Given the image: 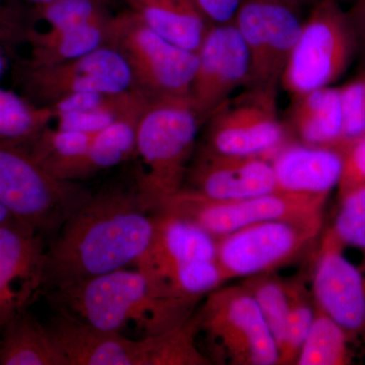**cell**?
<instances>
[{
  "instance_id": "6da1fadb",
  "label": "cell",
  "mask_w": 365,
  "mask_h": 365,
  "mask_svg": "<svg viewBox=\"0 0 365 365\" xmlns=\"http://www.w3.org/2000/svg\"><path fill=\"white\" fill-rule=\"evenodd\" d=\"M155 225V212L138 189L91 194L47 247L45 294L135 265L150 247Z\"/></svg>"
},
{
  "instance_id": "7a4b0ae2",
  "label": "cell",
  "mask_w": 365,
  "mask_h": 365,
  "mask_svg": "<svg viewBox=\"0 0 365 365\" xmlns=\"http://www.w3.org/2000/svg\"><path fill=\"white\" fill-rule=\"evenodd\" d=\"M46 294L58 312L103 330L123 335L133 331L141 338L182 323L194 314L200 302L162 294L140 271L126 268Z\"/></svg>"
},
{
  "instance_id": "3957f363",
  "label": "cell",
  "mask_w": 365,
  "mask_h": 365,
  "mask_svg": "<svg viewBox=\"0 0 365 365\" xmlns=\"http://www.w3.org/2000/svg\"><path fill=\"white\" fill-rule=\"evenodd\" d=\"M204 123L190 96L151 98L139 116L136 155L143 170L137 189L155 212L184 188Z\"/></svg>"
},
{
  "instance_id": "277c9868",
  "label": "cell",
  "mask_w": 365,
  "mask_h": 365,
  "mask_svg": "<svg viewBox=\"0 0 365 365\" xmlns=\"http://www.w3.org/2000/svg\"><path fill=\"white\" fill-rule=\"evenodd\" d=\"M91 192L53 176L25 144L0 140V203L19 222L54 237Z\"/></svg>"
},
{
  "instance_id": "5b68a950",
  "label": "cell",
  "mask_w": 365,
  "mask_h": 365,
  "mask_svg": "<svg viewBox=\"0 0 365 365\" xmlns=\"http://www.w3.org/2000/svg\"><path fill=\"white\" fill-rule=\"evenodd\" d=\"M356 34L336 0L314 2L281 76L283 90L295 98L332 86L351 62Z\"/></svg>"
},
{
  "instance_id": "8992f818",
  "label": "cell",
  "mask_w": 365,
  "mask_h": 365,
  "mask_svg": "<svg viewBox=\"0 0 365 365\" xmlns=\"http://www.w3.org/2000/svg\"><path fill=\"white\" fill-rule=\"evenodd\" d=\"M211 362L278 365L279 351L260 309L241 283L220 287L204 297L197 313Z\"/></svg>"
},
{
  "instance_id": "52a82bcc",
  "label": "cell",
  "mask_w": 365,
  "mask_h": 365,
  "mask_svg": "<svg viewBox=\"0 0 365 365\" xmlns=\"http://www.w3.org/2000/svg\"><path fill=\"white\" fill-rule=\"evenodd\" d=\"M107 44L123 55L135 90L151 98L190 96L197 53L163 39L141 21L136 11L110 19Z\"/></svg>"
},
{
  "instance_id": "ba28073f",
  "label": "cell",
  "mask_w": 365,
  "mask_h": 365,
  "mask_svg": "<svg viewBox=\"0 0 365 365\" xmlns=\"http://www.w3.org/2000/svg\"><path fill=\"white\" fill-rule=\"evenodd\" d=\"M328 197L275 191L241 200L216 201L182 188L157 211L196 223L216 239L249 225L274 220H324Z\"/></svg>"
},
{
  "instance_id": "9c48e42d",
  "label": "cell",
  "mask_w": 365,
  "mask_h": 365,
  "mask_svg": "<svg viewBox=\"0 0 365 365\" xmlns=\"http://www.w3.org/2000/svg\"><path fill=\"white\" fill-rule=\"evenodd\" d=\"M205 146L222 155L267 157L287 143L277 109V88H245L206 120Z\"/></svg>"
},
{
  "instance_id": "30bf717a",
  "label": "cell",
  "mask_w": 365,
  "mask_h": 365,
  "mask_svg": "<svg viewBox=\"0 0 365 365\" xmlns=\"http://www.w3.org/2000/svg\"><path fill=\"white\" fill-rule=\"evenodd\" d=\"M297 0H242L234 24L246 43V88H277L304 25Z\"/></svg>"
},
{
  "instance_id": "8fae6325",
  "label": "cell",
  "mask_w": 365,
  "mask_h": 365,
  "mask_svg": "<svg viewBox=\"0 0 365 365\" xmlns=\"http://www.w3.org/2000/svg\"><path fill=\"white\" fill-rule=\"evenodd\" d=\"M323 220H274L217 239L216 261L228 280L274 272L318 239Z\"/></svg>"
},
{
  "instance_id": "7c38bea8",
  "label": "cell",
  "mask_w": 365,
  "mask_h": 365,
  "mask_svg": "<svg viewBox=\"0 0 365 365\" xmlns=\"http://www.w3.org/2000/svg\"><path fill=\"white\" fill-rule=\"evenodd\" d=\"M24 96L40 106L54 104L76 93L134 90L133 78L123 55L109 44L78 58L48 66L18 67Z\"/></svg>"
},
{
  "instance_id": "4fadbf2b",
  "label": "cell",
  "mask_w": 365,
  "mask_h": 365,
  "mask_svg": "<svg viewBox=\"0 0 365 365\" xmlns=\"http://www.w3.org/2000/svg\"><path fill=\"white\" fill-rule=\"evenodd\" d=\"M344 250L328 228L314 254L309 289L317 307L342 327L355 351L365 353V275Z\"/></svg>"
},
{
  "instance_id": "5bb4252c",
  "label": "cell",
  "mask_w": 365,
  "mask_h": 365,
  "mask_svg": "<svg viewBox=\"0 0 365 365\" xmlns=\"http://www.w3.org/2000/svg\"><path fill=\"white\" fill-rule=\"evenodd\" d=\"M45 237L20 222L0 225V333L45 288Z\"/></svg>"
},
{
  "instance_id": "9a60e30c",
  "label": "cell",
  "mask_w": 365,
  "mask_h": 365,
  "mask_svg": "<svg viewBox=\"0 0 365 365\" xmlns=\"http://www.w3.org/2000/svg\"><path fill=\"white\" fill-rule=\"evenodd\" d=\"M197 57L190 98L206 121L234 91L248 85L250 56L246 43L232 21L210 26Z\"/></svg>"
},
{
  "instance_id": "2e32d148",
  "label": "cell",
  "mask_w": 365,
  "mask_h": 365,
  "mask_svg": "<svg viewBox=\"0 0 365 365\" xmlns=\"http://www.w3.org/2000/svg\"><path fill=\"white\" fill-rule=\"evenodd\" d=\"M184 188L216 201L241 200L277 191L270 158L222 155L205 146L192 158Z\"/></svg>"
},
{
  "instance_id": "e0dca14e",
  "label": "cell",
  "mask_w": 365,
  "mask_h": 365,
  "mask_svg": "<svg viewBox=\"0 0 365 365\" xmlns=\"http://www.w3.org/2000/svg\"><path fill=\"white\" fill-rule=\"evenodd\" d=\"M66 365H141V338L103 330L58 312L47 325Z\"/></svg>"
},
{
  "instance_id": "ac0fdd59",
  "label": "cell",
  "mask_w": 365,
  "mask_h": 365,
  "mask_svg": "<svg viewBox=\"0 0 365 365\" xmlns=\"http://www.w3.org/2000/svg\"><path fill=\"white\" fill-rule=\"evenodd\" d=\"M276 188L287 193L329 197L338 188L343 150L336 148L287 143L270 158Z\"/></svg>"
},
{
  "instance_id": "d6986e66",
  "label": "cell",
  "mask_w": 365,
  "mask_h": 365,
  "mask_svg": "<svg viewBox=\"0 0 365 365\" xmlns=\"http://www.w3.org/2000/svg\"><path fill=\"white\" fill-rule=\"evenodd\" d=\"M217 239L188 220L165 212H155V232L150 247L136 262L144 275L193 261L216 260Z\"/></svg>"
},
{
  "instance_id": "ffe728a7",
  "label": "cell",
  "mask_w": 365,
  "mask_h": 365,
  "mask_svg": "<svg viewBox=\"0 0 365 365\" xmlns=\"http://www.w3.org/2000/svg\"><path fill=\"white\" fill-rule=\"evenodd\" d=\"M294 100L290 120L299 143L342 150L344 125L340 88L327 86Z\"/></svg>"
},
{
  "instance_id": "44dd1931",
  "label": "cell",
  "mask_w": 365,
  "mask_h": 365,
  "mask_svg": "<svg viewBox=\"0 0 365 365\" xmlns=\"http://www.w3.org/2000/svg\"><path fill=\"white\" fill-rule=\"evenodd\" d=\"M110 19L44 32L29 29L25 42L30 46L28 58L21 63L48 66L78 58L107 44Z\"/></svg>"
},
{
  "instance_id": "7402d4cb",
  "label": "cell",
  "mask_w": 365,
  "mask_h": 365,
  "mask_svg": "<svg viewBox=\"0 0 365 365\" xmlns=\"http://www.w3.org/2000/svg\"><path fill=\"white\" fill-rule=\"evenodd\" d=\"M135 11L153 32L189 52H198L211 26L193 0H153Z\"/></svg>"
},
{
  "instance_id": "603a6c76",
  "label": "cell",
  "mask_w": 365,
  "mask_h": 365,
  "mask_svg": "<svg viewBox=\"0 0 365 365\" xmlns=\"http://www.w3.org/2000/svg\"><path fill=\"white\" fill-rule=\"evenodd\" d=\"M0 365H66L47 325L28 311L0 333Z\"/></svg>"
},
{
  "instance_id": "cb8c5ba5",
  "label": "cell",
  "mask_w": 365,
  "mask_h": 365,
  "mask_svg": "<svg viewBox=\"0 0 365 365\" xmlns=\"http://www.w3.org/2000/svg\"><path fill=\"white\" fill-rule=\"evenodd\" d=\"M96 133L47 127L26 145L53 176L76 182L83 179V163Z\"/></svg>"
},
{
  "instance_id": "d4e9b609",
  "label": "cell",
  "mask_w": 365,
  "mask_h": 365,
  "mask_svg": "<svg viewBox=\"0 0 365 365\" xmlns=\"http://www.w3.org/2000/svg\"><path fill=\"white\" fill-rule=\"evenodd\" d=\"M198 314L148 337L141 338L143 365H210L199 348Z\"/></svg>"
},
{
  "instance_id": "484cf974",
  "label": "cell",
  "mask_w": 365,
  "mask_h": 365,
  "mask_svg": "<svg viewBox=\"0 0 365 365\" xmlns=\"http://www.w3.org/2000/svg\"><path fill=\"white\" fill-rule=\"evenodd\" d=\"M54 118L51 108L0 86V140L26 145L49 127Z\"/></svg>"
},
{
  "instance_id": "4316f807",
  "label": "cell",
  "mask_w": 365,
  "mask_h": 365,
  "mask_svg": "<svg viewBox=\"0 0 365 365\" xmlns=\"http://www.w3.org/2000/svg\"><path fill=\"white\" fill-rule=\"evenodd\" d=\"M356 351L342 327L317 307L316 314L297 359V365H348Z\"/></svg>"
},
{
  "instance_id": "83f0119b",
  "label": "cell",
  "mask_w": 365,
  "mask_h": 365,
  "mask_svg": "<svg viewBox=\"0 0 365 365\" xmlns=\"http://www.w3.org/2000/svg\"><path fill=\"white\" fill-rule=\"evenodd\" d=\"M140 115L125 117L93 136L83 168V179L136 155V126Z\"/></svg>"
},
{
  "instance_id": "f1b7e54d",
  "label": "cell",
  "mask_w": 365,
  "mask_h": 365,
  "mask_svg": "<svg viewBox=\"0 0 365 365\" xmlns=\"http://www.w3.org/2000/svg\"><path fill=\"white\" fill-rule=\"evenodd\" d=\"M241 284L253 297L280 351L287 334V280L271 272L244 278Z\"/></svg>"
},
{
  "instance_id": "f546056e",
  "label": "cell",
  "mask_w": 365,
  "mask_h": 365,
  "mask_svg": "<svg viewBox=\"0 0 365 365\" xmlns=\"http://www.w3.org/2000/svg\"><path fill=\"white\" fill-rule=\"evenodd\" d=\"M288 314L287 334L279 351L278 365L297 364L300 349L313 324L317 306L304 279L287 280Z\"/></svg>"
},
{
  "instance_id": "4dcf8cb0",
  "label": "cell",
  "mask_w": 365,
  "mask_h": 365,
  "mask_svg": "<svg viewBox=\"0 0 365 365\" xmlns=\"http://www.w3.org/2000/svg\"><path fill=\"white\" fill-rule=\"evenodd\" d=\"M339 198V208L330 230L347 248L359 252V267L365 275V186L352 190Z\"/></svg>"
},
{
  "instance_id": "1f68e13d",
  "label": "cell",
  "mask_w": 365,
  "mask_h": 365,
  "mask_svg": "<svg viewBox=\"0 0 365 365\" xmlns=\"http://www.w3.org/2000/svg\"><path fill=\"white\" fill-rule=\"evenodd\" d=\"M38 16L48 29L66 28L108 19L98 0H53L36 7Z\"/></svg>"
},
{
  "instance_id": "d6a6232c",
  "label": "cell",
  "mask_w": 365,
  "mask_h": 365,
  "mask_svg": "<svg viewBox=\"0 0 365 365\" xmlns=\"http://www.w3.org/2000/svg\"><path fill=\"white\" fill-rule=\"evenodd\" d=\"M343 112L342 150L365 134V71L340 86Z\"/></svg>"
},
{
  "instance_id": "836d02e7",
  "label": "cell",
  "mask_w": 365,
  "mask_h": 365,
  "mask_svg": "<svg viewBox=\"0 0 365 365\" xmlns=\"http://www.w3.org/2000/svg\"><path fill=\"white\" fill-rule=\"evenodd\" d=\"M365 186V134L343 150V169L338 197Z\"/></svg>"
},
{
  "instance_id": "e575fe53",
  "label": "cell",
  "mask_w": 365,
  "mask_h": 365,
  "mask_svg": "<svg viewBox=\"0 0 365 365\" xmlns=\"http://www.w3.org/2000/svg\"><path fill=\"white\" fill-rule=\"evenodd\" d=\"M28 30L20 11L9 0H0V45L11 48L25 42Z\"/></svg>"
},
{
  "instance_id": "d590c367",
  "label": "cell",
  "mask_w": 365,
  "mask_h": 365,
  "mask_svg": "<svg viewBox=\"0 0 365 365\" xmlns=\"http://www.w3.org/2000/svg\"><path fill=\"white\" fill-rule=\"evenodd\" d=\"M210 25L234 21L242 0H193Z\"/></svg>"
},
{
  "instance_id": "8d00e7d4",
  "label": "cell",
  "mask_w": 365,
  "mask_h": 365,
  "mask_svg": "<svg viewBox=\"0 0 365 365\" xmlns=\"http://www.w3.org/2000/svg\"><path fill=\"white\" fill-rule=\"evenodd\" d=\"M350 18L353 21V25L355 26V30L360 31L365 35V11L361 7L355 6L352 9Z\"/></svg>"
},
{
  "instance_id": "74e56055",
  "label": "cell",
  "mask_w": 365,
  "mask_h": 365,
  "mask_svg": "<svg viewBox=\"0 0 365 365\" xmlns=\"http://www.w3.org/2000/svg\"><path fill=\"white\" fill-rule=\"evenodd\" d=\"M19 222L9 210L1 203H0V225H6V223Z\"/></svg>"
},
{
  "instance_id": "f35d334b",
  "label": "cell",
  "mask_w": 365,
  "mask_h": 365,
  "mask_svg": "<svg viewBox=\"0 0 365 365\" xmlns=\"http://www.w3.org/2000/svg\"><path fill=\"white\" fill-rule=\"evenodd\" d=\"M25 1L28 2V4H33L35 7H39L49 4V2L53 1V0H25Z\"/></svg>"
},
{
  "instance_id": "ab89813d",
  "label": "cell",
  "mask_w": 365,
  "mask_h": 365,
  "mask_svg": "<svg viewBox=\"0 0 365 365\" xmlns=\"http://www.w3.org/2000/svg\"><path fill=\"white\" fill-rule=\"evenodd\" d=\"M129 1L133 4L134 7H138L143 6V4H148V2L153 1V0H129Z\"/></svg>"
},
{
  "instance_id": "60d3db41",
  "label": "cell",
  "mask_w": 365,
  "mask_h": 365,
  "mask_svg": "<svg viewBox=\"0 0 365 365\" xmlns=\"http://www.w3.org/2000/svg\"><path fill=\"white\" fill-rule=\"evenodd\" d=\"M357 6L361 7V9H365V0H359V2H357Z\"/></svg>"
},
{
  "instance_id": "b9f144b4",
  "label": "cell",
  "mask_w": 365,
  "mask_h": 365,
  "mask_svg": "<svg viewBox=\"0 0 365 365\" xmlns=\"http://www.w3.org/2000/svg\"><path fill=\"white\" fill-rule=\"evenodd\" d=\"M297 1H299L300 4H307V2L311 1V0H297Z\"/></svg>"
},
{
  "instance_id": "7bdbcfd3",
  "label": "cell",
  "mask_w": 365,
  "mask_h": 365,
  "mask_svg": "<svg viewBox=\"0 0 365 365\" xmlns=\"http://www.w3.org/2000/svg\"><path fill=\"white\" fill-rule=\"evenodd\" d=\"M311 1H314V2H316V1H318V0H311Z\"/></svg>"
}]
</instances>
